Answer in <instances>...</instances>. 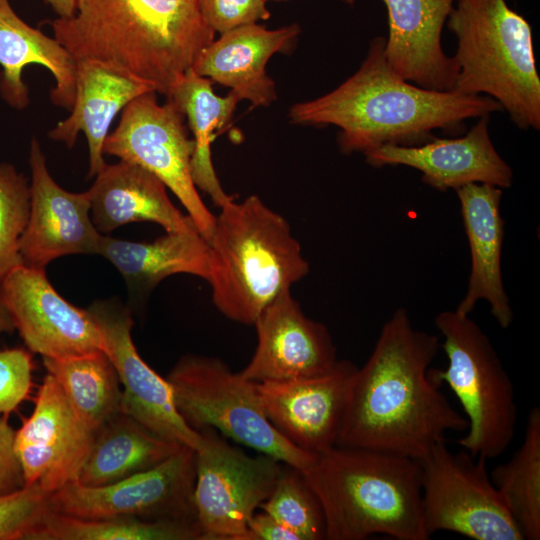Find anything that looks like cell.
I'll return each mask as SVG.
<instances>
[{
	"label": "cell",
	"mask_w": 540,
	"mask_h": 540,
	"mask_svg": "<svg viewBox=\"0 0 540 540\" xmlns=\"http://www.w3.org/2000/svg\"><path fill=\"white\" fill-rule=\"evenodd\" d=\"M439 347L436 335L413 326L406 309L395 310L356 372L336 445L420 461L446 432H465V416L429 376Z\"/></svg>",
	"instance_id": "6da1fadb"
},
{
	"label": "cell",
	"mask_w": 540,
	"mask_h": 540,
	"mask_svg": "<svg viewBox=\"0 0 540 540\" xmlns=\"http://www.w3.org/2000/svg\"><path fill=\"white\" fill-rule=\"evenodd\" d=\"M386 38L372 39L360 68L333 91L290 108L293 124L340 129L344 154H363L382 145L418 146L435 130L465 132V121L503 110L487 95L436 91L417 86L388 65Z\"/></svg>",
	"instance_id": "7a4b0ae2"
},
{
	"label": "cell",
	"mask_w": 540,
	"mask_h": 540,
	"mask_svg": "<svg viewBox=\"0 0 540 540\" xmlns=\"http://www.w3.org/2000/svg\"><path fill=\"white\" fill-rule=\"evenodd\" d=\"M49 23L76 60L105 63L167 97L215 36L200 0H75L72 16Z\"/></svg>",
	"instance_id": "3957f363"
},
{
	"label": "cell",
	"mask_w": 540,
	"mask_h": 540,
	"mask_svg": "<svg viewBox=\"0 0 540 540\" xmlns=\"http://www.w3.org/2000/svg\"><path fill=\"white\" fill-rule=\"evenodd\" d=\"M325 518L326 540L382 534L428 540L422 517L421 464L398 454L336 445L301 471Z\"/></svg>",
	"instance_id": "277c9868"
},
{
	"label": "cell",
	"mask_w": 540,
	"mask_h": 540,
	"mask_svg": "<svg viewBox=\"0 0 540 540\" xmlns=\"http://www.w3.org/2000/svg\"><path fill=\"white\" fill-rule=\"evenodd\" d=\"M208 243L212 302L237 323L253 325L266 306L309 273L288 221L257 195L220 207Z\"/></svg>",
	"instance_id": "5b68a950"
},
{
	"label": "cell",
	"mask_w": 540,
	"mask_h": 540,
	"mask_svg": "<svg viewBox=\"0 0 540 540\" xmlns=\"http://www.w3.org/2000/svg\"><path fill=\"white\" fill-rule=\"evenodd\" d=\"M446 25L457 39L453 91L496 100L521 129H540V78L532 29L506 0H455Z\"/></svg>",
	"instance_id": "8992f818"
},
{
	"label": "cell",
	"mask_w": 540,
	"mask_h": 540,
	"mask_svg": "<svg viewBox=\"0 0 540 540\" xmlns=\"http://www.w3.org/2000/svg\"><path fill=\"white\" fill-rule=\"evenodd\" d=\"M443 336L445 369H429L441 386L447 383L468 422L458 444L487 460L503 454L513 441L517 423L515 389L489 337L469 315L442 311L434 319Z\"/></svg>",
	"instance_id": "52a82bcc"
},
{
	"label": "cell",
	"mask_w": 540,
	"mask_h": 540,
	"mask_svg": "<svg viewBox=\"0 0 540 540\" xmlns=\"http://www.w3.org/2000/svg\"><path fill=\"white\" fill-rule=\"evenodd\" d=\"M176 408L194 430L211 427L244 446L285 465L305 470L316 456L284 438L268 420L257 383L221 359L188 354L165 377Z\"/></svg>",
	"instance_id": "ba28073f"
},
{
	"label": "cell",
	"mask_w": 540,
	"mask_h": 540,
	"mask_svg": "<svg viewBox=\"0 0 540 540\" xmlns=\"http://www.w3.org/2000/svg\"><path fill=\"white\" fill-rule=\"evenodd\" d=\"M421 464L422 517L430 537L451 531L474 540H524L487 470V459L437 443Z\"/></svg>",
	"instance_id": "9c48e42d"
},
{
	"label": "cell",
	"mask_w": 540,
	"mask_h": 540,
	"mask_svg": "<svg viewBox=\"0 0 540 540\" xmlns=\"http://www.w3.org/2000/svg\"><path fill=\"white\" fill-rule=\"evenodd\" d=\"M199 433L193 498L203 540H243L249 520L272 492L283 463L263 453L246 454L214 428Z\"/></svg>",
	"instance_id": "30bf717a"
},
{
	"label": "cell",
	"mask_w": 540,
	"mask_h": 540,
	"mask_svg": "<svg viewBox=\"0 0 540 540\" xmlns=\"http://www.w3.org/2000/svg\"><path fill=\"white\" fill-rule=\"evenodd\" d=\"M155 94L145 93L124 108L103 152L140 165L160 179L209 242L216 215L202 201L192 178L194 142L188 138L184 115L170 100L159 104Z\"/></svg>",
	"instance_id": "8fae6325"
},
{
	"label": "cell",
	"mask_w": 540,
	"mask_h": 540,
	"mask_svg": "<svg viewBox=\"0 0 540 540\" xmlns=\"http://www.w3.org/2000/svg\"><path fill=\"white\" fill-rule=\"evenodd\" d=\"M195 478V450L182 445L159 465L108 485L91 487L77 480L67 483L48 495V508L84 519L137 517L197 522Z\"/></svg>",
	"instance_id": "7c38bea8"
},
{
	"label": "cell",
	"mask_w": 540,
	"mask_h": 540,
	"mask_svg": "<svg viewBox=\"0 0 540 540\" xmlns=\"http://www.w3.org/2000/svg\"><path fill=\"white\" fill-rule=\"evenodd\" d=\"M4 302L25 345L46 358L104 351L91 313L65 300L44 269L20 264L1 280Z\"/></svg>",
	"instance_id": "4fadbf2b"
},
{
	"label": "cell",
	"mask_w": 540,
	"mask_h": 540,
	"mask_svg": "<svg viewBox=\"0 0 540 540\" xmlns=\"http://www.w3.org/2000/svg\"><path fill=\"white\" fill-rule=\"evenodd\" d=\"M358 367L337 360L320 375L257 383L264 412L290 443L312 455L336 446Z\"/></svg>",
	"instance_id": "5bb4252c"
},
{
	"label": "cell",
	"mask_w": 540,
	"mask_h": 540,
	"mask_svg": "<svg viewBox=\"0 0 540 540\" xmlns=\"http://www.w3.org/2000/svg\"><path fill=\"white\" fill-rule=\"evenodd\" d=\"M88 311L104 340V351L123 386L121 411L153 433L194 450L201 435L179 414L171 386L139 355L133 339L130 311L116 302L98 301Z\"/></svg>",
	"instance_id": "9a60e30c"
},
{
	"label": "cell",
	"mask_w": 540,
	"mask_h": 540,
	"mask_svg": "<svg viewBox=\"0 0 540 540\" xmlns=\"http://www.w3.org/2000/svg\"><path fill=\"white\" fill-rule=\"evenodd\" d=\"M94 435L78 420L59 383L47 373L32 414L14 436L25 485L38 484L50 494L78 480Z\"/></svg>",
	"instance_id": "2e32d148"
},
{
	"label": "cell",
	"mask_w": 540,
	"mask_h": 540,
	"mask_svg": "<svg viewBox=\"0 0 540 540\" xmlns=\"http://www.w3.org/2000/svg\"><path fill=\"white\" fill-rule=\"evenodd\" d=\"M29 165L30 211L19 243L22 264L44 269L62 256L99 255L103 234L92 222L89 192H69L55 182L36 138L30 144Z\"/></svg>",
	"instance_id": "e0dca14e"
},
{
	"label": "cell",
	"mask_w": 540,
	"mask_h": 540,
	"mask_svg": "<svg viewBox=\"0 0 540 540\" xmlns=\"http://www.w3.org/2000/svg\"><path fill=\"white\" fill-rule=\"evenodd\" d=\"M255 352L240 372L260 383L312 377L337 362V351L328 328L307 317L287 290L259 314Z\"/></svg>",
	"instance_id": "ac0fdd59"
},
{
	"label": "cell",
	"mask_w": 540,
	"mask_h": 540,
	"mask_svg": "<svg viewBox=\"0 0 540 540\" xmlns=\"http://www.w3.org/2000/svg\"><path fill=\"white\" fill-rule=\"evenodd\" d=\"M490 114L479 117L463 136L433 138L418 146L382 145L364 153L373 167L403 165L421 172L422 181L446 191L470 183L509 188L511 167L495 149L489 134Z\"/></svg>",
	"instance_id": "d6986e66"
},
{
	"label": "cell",
	"mask_w": 540,
	"mask_h": 540,
	"mask_svg": "<svg viewBox=\"0 0 540 540\" xmlns=\"http://www.w3.org/2000/svg\"><path fill=\"white\" fill-rule=\"evenodd\" d=\"M389 33L384 54L401 78L422 88L452 91L458 66L445 54L441 36L455 0H382Z\"/></svg>",
	"instance_id": "ffe728a7"
},
{
	"label": "cell",
	"mask_w": 540,
	"mask_h": 540,
	"mask_svg": "<svg viewBox=\"0 0 540 540\" xmlns=\"http://www.w3.org/2000/svg\"><path fill=\"white\" fill-rule=\"evenodd\" d=\"M300 32L297 24L269 30L256 23L233 29L207 45L192 69L230 88L252 107L269 106L277 93L266 64L274 54L291 51Z\"/></svg>",
	"instance_id": "44dd1931"
},
{
	"label": "cell",
	"mask_w": 540,
	"mask_h": 540,
	"mask_svg": "<svg viewBox=\"0 0 540 540\" xmlns=\"http://www.w3.org/2000/svg\"><path fill=\"white\" fill-rule=\"evenodd\" d=\"M502 190L483 183H470L455 190L471 257L467 291L456 311L469 315L479 300H485L498 324L508 328L513 310L501 273L505 234L500 213Z\"/></svg>",
	"instance_id": "7402d4cb"
},
{
	"label": "cell",
	"mask_w": 540,
	"mask_h": 540,
	"mask_svg": "<svg viewBox=\"0 0 540 540\" xmlns=\"http://www.w3.org/2000/svg\"><path fill=\"white\" fill-rule=\"evenodd\" d=\"M76 61V95L71 113L48 135L71 148L82 131L88 143L89 176L92 177L106 164L103 148L115 116L135 98L155 90L149 83L105 63L89 59Z\"/></svg>",
	"instance_id": "603a6c76"
},
{
	"label": "cell",
	"mask_w": 540,
	"mask_h": 540,
	"mask_svg": "<svg viewBox=\"0 0 540 540\" xmlns=\"http://www.w3.org/2000/svg\"><path fill=\"white\" fill-rule=\"evenodd\" d=\"M88 192L91 219L101 234L141 221L159 224L166 232L196 228L192 219L173 205L162 181L135 163L120 160L105 164Z\"/></svg>",
	"instance_id": "cb8c5ba5"
},
{
	"label": "cell",
	"mask_w": 540,
	"mask_h": 540,
	"mask_svg": "<svg viewBox=\"0 0 540 540\" xmlns=\"http://www.w3.org/2000/svg\"><path fill=\"white\" fill-rule=\"evenodd\" d=\"M39 64L54 76L52 103L71 110L76 95L77 61L54 37L24 22L10 0H0V94L15 109L28 106L29 90L22 74L26 66Z\"/></svg>",
	"instance_id": "d4e9b609"
},
{
	"label": "cell",
	"mask_w": 540,
	"mask_h": 540,
	"mask_svg": "<svg viewBox=\"0 0 540 540\" xmlns=\"http://www.w3.org/2000/svg\"><path fill=\"white\" fill-rule=\"evenodd\" d=\"M99 255L118 269L130 291L138 295L149 293L174 274H191L207 282L212 274L210 245L196 228L166 232L152 242L103 235Z\"/></svg>",
	"instance_id": "484cf974"
},
{
	"label": "cell",
	"mask_w": 540,
	"mask_h": 540,
	"mask_svg": "<svg viewBox=\"0 0 540 540\" xmlns=\"http://www.w3.org/2000/svg\"><path fill=\"white\" fill-rule=\"evenodd\" d=\"M181 446L120 411L95 433L77 481L91 487L117 482L159 465Z\"/></svg>",
	"instance_id": "4316f807"
},
{
	"label": "cell",
	"mask_w": 540,
	"mask_h": 540,
	"mask_svg": "<svg viewBox=\"0 0 540 540\" xmlns=\"http://www.w3.org/2000/svg\"><path fill=\"white\" fill-rule=\"evenodd\" d=\"M212 83V80L199 76L191 68L167 98L187 117L193 134V181L220 208L233 197L224 191L217 177L211 159V143L214 132L223 128L232 117L240 98L233 91L224 97L216 95Z\"/></svg>",
	"instance_id": "83f0119b"
},
{
	"label": "cell",
	"mask_w": 540,
	"mask_h": 540,
	"mask_svg": "<svg viewBox=\"0 0 540 540\" xmlns=\"http://www.w3.org/2000/svg\"><path fill=\"white\" fill-rule=\"evenodd\" d=\"M43 365L59 383L78 420L92 433L121 411L120 381L105 351L43 357Z\"/></svg>",
	"instance_id": "f1b7e54d"
},
{
	"label": "cell",
	"mask_w": 540,
	"mask_h": 540,
	"mask_svg": "<svg viewBox=\"0 0 540 540\" xmlns=\"http://www.w3.org/2000/svg\"><path fill=\"white\" fill-rule=\"evenodd\" d=\"M27 540H203V534L196 521L84 519L48 510Z\"/></svg>",
	"instance_id": "f546056e"
},
{
	"label": "cell",
	"mask_w": 540,
	"mask_h": 540,
	"mask_svg": "<svg viewBox=\"0 0 540 540\" xmlns=\"http://www.w3.org/2000/svg\"><path fill=\"white\" fill-rule=\"evenodd\" d=\"M524 540L540 539V408L533 407L526 420L521 446L506 463L490 473Z\"/></svg>",
	"instance_id": "4dcf8cb0"
},
{
	"label": "cell",
	"mask_w": 540,
	"mask_h": 540,
	"mask_svg": "<svg viewBox=\"0 0 540 540\" xmlns=\"http://www.w3.org/2000/svg\"><path fill=\"white\" fill-rule=\"evenodd\" d=\"M259 509L278 520L300 540L326 539L321 504L301 470L283 466L272 492Z\"/></svg>",
	"instance_id": "1f68e13d"
},
{
	"label": "cell",
	"mask_w": 540,
	"mask_h": 540,
	"mask_svg": "<svg viewBox=\"0 0 540 540\" xmlns=\"http://www.w3.org/2000/svg\"><path fill=\"white\" fill-rule=\"evenodd\" d=\"M30 211V185L10 163H0V281L22 264L19 243Z\"/></svg>",
	"instance_id": "d6a6232c"
},
{
	"label": "cell",
	"mask_w": 540,
	"mask_h": 540,
	"mask_svg": "<svg viewBox=\"0 0 540 540\" xmlns=\"http://www.w3.org/2000/svg\"><path fill=\"white\" fill-rule=\"evenodd\" d=\"M48 495L38 484L0 497V540H27L49 510Z\"/></svg>",
	"instance_id": "836d02e7"
},
{
	"label": "cell",
	"mask_w": 540,
	"mask_h": 540,
	"mask_svg": "<svg viewBox=\"0 0 540 540\" xmlns=\"http://www.w3.org/2000/svg\"><path fill=\"white\" fill-rule=\"evenodd\" d=\"M32 356L22 348L0 349V416L13 412L29 395Z\"/></svg>",
	"instance_id": "e575fe53"
},
{
	"label": "cell",
	"mask_w": 540,
	"mask_h": 540,
	"mask_svg": "<svg viewBox=\"0 0 540 540\" xmlns=\"http://www.w3.org/2000/svg\"><path fill=\"white\" fill-rule=\"evenodd\" d=\"M267 0H200V11L206 24L216 33L256 24L271 16Z\"/></svg>",
	"instance_id": "d590c367"
},
{
	"label": "cell",
	"mask_w": 540,
	"mask_h": 540,
	"mask_svg": "<svg viewBox=\"0 0 540 540\" xmlns=\"http://www.w3.org/2000/svg\"><path fill=\"white\" fill-rule=\"evenodd\" d=\"M15 430L0 416V497L25 487L21 464L14 449Z\"/></svg>",
	"instance_id": "8d00e7d4"
},
{
	"label": "cell",
	"mask_w": 540,
	"mask_h": 540,
	"mask_svg": "<svg viewBox=\"0 0 540 540\" xmlns=\"http://www.w3.org/2000/svg\"><path fill=\"white\" fill-rule=\"evenodd\" d=\"M243 540H300L299 537L266 512L254 513Z\"/></svg>",
	"instance_id": "74e56055"
},
{
	"label": "cell",
	"mask_w": 540,
	"mask_h": 540,
	"mask_svg": "<svg viewBox=\"0 0 540 540\" xmlns=\"http://www.w3.org/2000/svg\"><path fill=\"white\" fill-rule=\"evenodd\" d=\"M15 330V325L10 312L4 302L1 281H0V333H11Z\"/></svg>",
	"instance_id": "f35d334b"
},
{
	"label": "cell",
	"mask_w": 540,
	"mask_h": 540,
	"mask_svg": "<svg viewBox=\"0 0 540 540\" xmlns=\"http://www.w3.org/2000/svg\"><path fill=\"white\" fill-rule=\"evenodd\" d=\"M58 17H70L75 10V0H44Z\"/></svg>",
	"instance_id": "ab89813d"
},
{
	"label": "cell",
	"mask_w": 540,
	"mask_h": 540,
	"mask_svg": "<svg viewBox=\"0 0 540 540\" xmlns=\"http://www.w3.org/2000/svg\"><path fill=\"white\" fill-rule=\"evenodd\" d=\"M268 1V0H267ZM348 5H353L355 3V0H340Z\"/></svg>",
	"instance_id": "60d3db41"
}]
</instances>
